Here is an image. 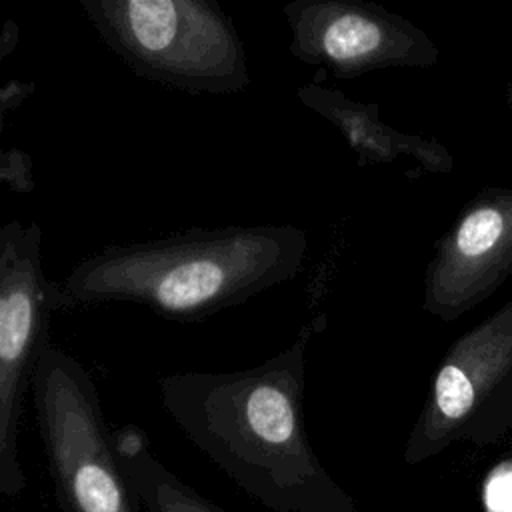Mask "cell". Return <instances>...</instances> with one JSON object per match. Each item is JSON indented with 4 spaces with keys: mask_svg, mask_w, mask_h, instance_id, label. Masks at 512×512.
Wrapping results in <instances>:
<instances>
[{
    "mask_svg": "<svg viewBox=\"0 0 512 512\" xmlns=\"http://www.w3.org/2000/svg\"><path fill=\"white\" fill-rule=\"evenodd\" d=\"M298 100L334 124L360 168L370 164H390L402 156L412 158L424 172L446 174L454 168L450 152L438 142L418 134H404L380 120L376 102H360L342 90L310 82L296 88Z\"/></svg>",
    "mask_w": 512,
    "mask_h": 512,
    "instance_id": "obj_9",
    "label": "cell"
},
{
    "mask_svg": "<svg viewBox=\"0 0 512 512\" xmlns=\"http://www.w3.org/2000/svg\"><path fill=\"white\" fill-rule=\"evenodd\" d=\"M512 418V300L456 338L430 380L408 436L414 464L458 438L490 440Z\"/></svg>",
    "mask_w": 512,
    "mask_h": 512,
    "instance_id": "obj_5",
    "label": "cell"
},
{
    "mask_svg": "<svg viewBox=\"0 0 512 512\" xmlns=\"http://www.w3.org/2000/svg\"><path fill=\"white\" fill-rule=\"evenodd\" d=\"M324 330L326 314H318L262 364L174 372L158 382L182 434L274 512H358L320 464L304 426L308 346Z\"/></svg>",
    "mask_w": 512,
    "mask_h": 512,
    "instance_id": "obj_1",
    "label": "cell"
},
{
    "mask_svg": "<svg viewBox=\"0 0 512 512\" xmlns=\"http://www.w3.org/2000/svg\"><path fill=\"white\" fill-rule=\"evenodd\" d=\"M32 400L64 512H136L108 432L94 378L48 346L32 374Z\"/></svg>",
    "mask_w": 512,
    "mask_h": 512,
    "instance_id": "obj_4",
    "label": "cell"
},
{
    "mask_svg": "<svg viewBox=\"0 0 512 512\" xmlns=\"http://www.w3.org/2000/svg\"><path fill=\"white\" fill-rule=\"evenodd\" d=\"M114 448L132 496L148 512H220L152 456L138 428H120L114 434Z\"/></svg>",
    "mask_w": 512,
    "mask_h": 512,
    "instance_id": "obj_10",
    "label": "cell"
},
{
    "mask_svg": "<svg viewBox=\"0 0 512 512\" xmlns=\"http://www.w3.org/2000/svg\"><path fill=\"white\" fill-rule=\"evenodd\" d=\"M512 274V188H484L436 240L424 270L422 310L454 322Z\"/></svg>",
    "mask_w": 512,
    "mask_h": 512,
    "instance_id": "obj_8",
    "label": "cell"
},
{
    "mask_svg": "<svg viewBox=\"0 0 512 512\" xmlns=\"http://www.w3.org/2000/svg\"><path fill=\"white\" fill-rule=\"evenodd\" d=\"M98 38L136 76L186 92H244V42L214 0H78Z\"/></svg>",
    "mask_w": 512,
    "mask_h": 512,
    "instance_id": "obj_3",
    "label": "cell"
},
{
    "mask_svg": "<svg viewBox=\"0 0 512 512\" xmlns=\"http://www.w3.org/2000/svg\"><path fill=\"white\" fill-rule=\"evenodd\" d=\"M36 86L28 80H8L0 90V124H4V118L10 110L22 106L32 94Z\"/></svg>",
    "mask_w": 512,
    "mask_h": 512,
    "instance_id": "obj_13",
    "label": "cell"
},
{
    "mask_svg": "<svg viewBox=\"0 0 512 512\" xmlns=\"http://www.w3.org/2000/svg\"><path fill=\"white\" fill-rule=\"evenodd\" d=\"M484 500L490 512H512V462L502 464L490 474Z\"/></svg>",
    "mask_w": 512,
    "mask_h": 512,
    "instance_id": "obj_12",
    "label": "cell"
},
{
    "mask_svg": "<svg viewBox=\"0 0 512 512\" xmlns=\"http://www.w3.org/2000/svg\"><path fill=\"white\" fill-rule=\"evenodd\" d=\"M308 234L294 224H230L106 244L52 280L54 310L142 304L176 322H200L296 278Z\"/></svg>",
    "mask_w": 512,
    "mask_h": 512,
    "instance_id": "obj_2",
    "label": "cell"
},
{
    "mask_svg": "<svg viewBox=\"0 0 512 512\" xmlns=\"http://www.w3.org/2000/svg\"><path fill=\"white\" fill-rule=\"evenodd\" d=\"M20 32H18V24L14 20H6L0 32V60H4L8 54L14 52L16 44H18Z\"/></svg>",
    "mask_w": 512,
    "mask_h": 512,
    "instance_id": "obj_14",
    "label": "cell"
},
{
    "mask_svg": "<svg viewBox=\"0 0 512 512\" xmlns=\"http://www.w3.org/2000/svg\"><path fill=\"white\" fill-rule=\"evenodd\" d=\"M282 16L292 34L288 52L336 80L386 68H430L440 56L422 28L376 2L292 0Z\"/></svg>",
    "mask_w": 512,
    "mask_h": 512,
    "instance_id": "obj_7",
    "label": "cell"
},
{
    "mask_svg": "<svg viewBox=\"0 0 512 512\" xmlns=\"http://www.w3.org/2000/svg\"><path fill=\"white\" fill-rule=\"evenodd\" d=\"M42 230L10 220L0 230V492L26 486L18 460V432L26 390L50 346L52 280L42 268Z\"/></svg>",
    "mask_w": 512,
    "mask_h": 512,
    "instance_id": "obj_6",
    "label": "cell"
},
{
    "mask_svg": "<svg viewBox=\"0 0 512 512\" xmlns=\"http://www.w3.org/2000/svg\"><path fill=\"white\" fill-rule=\"evenodd\" d=\"M0 182L18 194H28L36 188L34 162L30 154L20 148H6L0 154Z\"/></svg>",
    "mask_w": 512,
    "mask_h": 512,
    "instance_id": "obj_11",
    "label": "cell"
}]
</instances>
